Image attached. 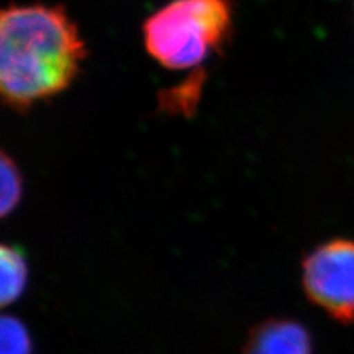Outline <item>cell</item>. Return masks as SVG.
I'll use <instances>...</instances> for the list:
<instances>
[{"label":"cell","instance_id":"obj_6","mask_svg":"<svg viewBox=\"0 0 354 354\" xmlns=\"http://www.w3.org/2000/svg\"><path fill=\"white\" fill-rule=\"evenodd\" d=\"M0 185H2V195H0V213L2 217L9 216L19 205L22 192H24V179L19 171L18 164L8 152H2L0 160Z\"/></svg>","mask_w":354,"mask_h":354},{"label":"cell","instance_id":"obj_3","mask_svg":"<svg viewBox=\"0 0 354 354\" xmlns=\"http://www.w3.org/2000/svg\"><path fill=\"white\" fill-rule=\"evenodd\" d=\"M306 297L339 324H354V239L319 243L301 261Z\"/></svg>","mask_w":354,"mask_h":354},{"label":"cell","instance_id":"obj_2","mask_svg":"<svg viewBox=\"0 0 354 354\" xmlns=\"http://www.w3.org/2000/svg\"><path fill=\"white\" fill-rule=\"evenodd\" d=\"M234 24L230 0H171L143 24V43L164 68L191 70L217 52Z\"/></svg>","mask_w":354,"mask_h":354},{"label":"cell","instance_id":"obj_4","mask_svg":"<svg viewBox=\"0 0 354 354\" xmlns=\"http://www.w3.org/2000/svg\"><path fill=\"white\" fill-rule=\"evenodd\" d=\"M310 332L292 319H268L250 332L242 354H312Z\"/></svg>","mask_w":354,"mask_h":354},{"label":"cell","instance_id":"obj_7","mask_svg":"<svg viewBox=\"0 0 354 354\" xmlns=\"http://www.w3.org/2000/svg\"><path fill=\"white\" fill-rule=\"evenodd\" d=\"M32 344L26 325L15 316H3L0 324V354H31Z\"/></svg>","mask_w":354,"mask_h":354},{"label":"cell","instance_id":"obj_5","mask_svg":"<svg viewBox=\"0 0 354 354\" xmlns=\"http://www.w3.org/2000/svg\"><path fill=\"white\" fill-rule=\"evenodd\" d=\"M0 301L6 307L24 294L28 283V263L26 254L15 245L0 247Z\"/></svg>","mask_w":354,"mask_h":354},{"label":"cell","instance_id":"obj_1","mask_svg":"<svg viewBox=\"0 0 354 354\" xmlns=\"http://www.w3.org/2000/svg\"><path fill=\"white\" fill-rule=\"evenodd\" d=\"M86 57L80 31L62 8L12 5L0 14V96L17 113L68 91Z\"/></svg>","mask_w":354,"mask_h":354}]
</instances>
